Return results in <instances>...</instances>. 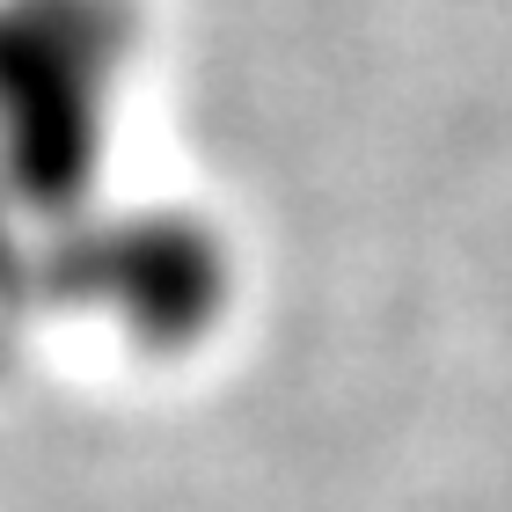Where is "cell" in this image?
Segmentation results:
<instances>
[{
    "label": "cell",
    "instance_id": "1",
    "mask_svg": "<svg viewBox=\"0 0 512 512\" xmlns=\"http://www.w3.org/2000/svg\"><path fill=\"white\" fill-rule=\"evenodd\" d=\"M110 15L30 8L0 22V147L22 191L66 198L96 169L103 88H110Z\"/></svg>",
    "mask_w": 512,
    "mask_h": 512
}]
</instances>
